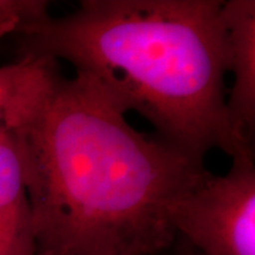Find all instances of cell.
I'll return each mask as SVG.
<instances>
[{
  "instance_id": "8992f818",
  "label": "cell",
  "mask_w": 255,
  "mask_h": 255,
  "mask_svg": "<svg viewBox=\"0 0 255 255\" xmlns=\"http://www.w3.org/2000/svg\"><path fill=\"white\" fill-rule=\"evenodd\" d=\"M160 255H200L197 254L190 246H187L184 241H182L180 238H176L174 244L166 253Z\"/></svg>"
},
{
  "instance_id": "7a4b0ae2",
  "label": "cell",
  "mask_w": 255,
  "mask_h": 255,
  "mask_svg": "<svg viewBox=\"0 0 255 255\" xmlns=\"http://www.w3.org/2000/svg\"><path fill=\"white\" fill-rule=\"evenodd\" d=\"M221 0H81L20 27L18 54L67 61L95 78L157 136L204 160L253 153L227 110L230 43Z\"/></svg>"
},
{
  "instance_id": "5b68a950",
  "label": "cell",
  "mask_w": 255,
  "mask_h": 255,
  "mask_svg": "<svg viewBox=\"0 0 255 255\" xmlns=\"http://www.w3.org/2000/svg\"><path fill=\"white\" fill-rule=\"evenodd\" d=\"M0 255H37L31 210L17 152L0 129Z\"/></svg>"
},
{
  "instance_id": "277c9868",
  "label": "cell",
  "mask_w": 255,
  "mask_h": 255,
  "mask_svg": "<svg viewBox=\"0 0 255 255\" xmlns=\"http://www.w3.org/2000/svg\"><path fill=\"white\" fill-rule=\"evenodd\" d=\"M223 18L230 43L228 73L234 77L227 110L238 135L251 142L255 129V1H224Z\"/></svg>"
},
{
  "instance_id": "3957f363",
  "label": "cell",
  "mask_w": 255,
  "mask_h": 255,
  "mask_svg": "<svg viewBox=\"0 0 255 255\" xmlns=\"http://www.w3.org/2000/svg\"><path fill=\"white\" fill-rule=\"evenodd\" d=\"M227 173H210L176 204V237L200 255H255L254 152L236 156Z\"/></svg>"
},
{
  "instance_id": "6da1fadb",
  "label": "cell",
  "mask_w": 255,
  "mask_h": 255,
  "mask_svg": "<svg viewBox=\"0 0 255 255\" xmlns=\"http://www.w3.org/2000/svg\"><path fill=\"white\" fill-rule=\"evenodd\" d=\"M4 112L27 191L37 255H160L176 241V204L210 172L204 160L137 132L87 74L21 57Z\"/></svg>"
}]
</instances>
